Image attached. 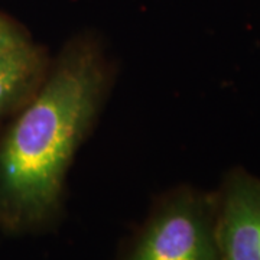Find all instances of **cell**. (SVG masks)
Returning a JSON list of instances; mask_svg holds the SVG:
<instances>
[{
  "instance_id": "5",
  "label": "cell",
  "mask_w": 260,
  "mask_h": 260,
  "mask_svg": "<svg viewBox=\"0 0 260 260\" xmlns=\"http://www.w3.org/2000/svg\"><path fill=\"white\" fill-rule=\"evenodd\" d=\"M26 44L28 42L9 22L0 18V56L6 55Z\"/></svg>"
},
{
  "instance_id": "1",
  "label": "cell",
  "mask_w": 260,
  "mask_h": 260,
  "mask_svg": "<svg viewBox=\"0 0 260 260\" xmlns=\"http://www.w3.org/2000/svg\"><path fill=\"white\" fill-rule=\"evenodd\" d=\"M104 88L95 49L70 47L41 91L0 143V214L16 227H39L58 213L67 169Z\"/></svg>"
},
{
  "instance_id": "4",
  "label": "cell",
  "mask_w": 260,
  "mask_h": 260,
  "mask_svg": "<svg viewBox=\"0 0 260 260\" xmlns=\"http://www.w3.org/2000/svg\"><path fill=\"white\" fill-rule=\"evenodd\" d=\"M39 70L41 58L28 44L0 56V113L28 91Z\"/></svg>"
},
{
  "instance_id": "2",
  "label": "cell",
  "mask_w": 260,
  "mask_h": 260,
  "mask_svg": "<svg viewBox=\"0 0 260 260\" xmlns=\"http://www.w3.org/2000/svg\"><path fill=\"white\" fill-rule=\"evenodd\" d=\"M121 260H223L217 195L179 189L167 197Z\"/></svg>"
},
{
  "instance_id": "3",
  "label": "cell",
  "mask_w": 260,
  "mask_h": 260,
  "mask_svg": "<svg viewBox=\"0 0 260 260\" xmlns=\"http://www.w3.org/2000/svg\"><path fill=\"white\" fill-rule=\"evenodd\" d=\"M217 236L223 260H260V179L232 172L217 195Z\"/></svg>"
}]
</instances>
